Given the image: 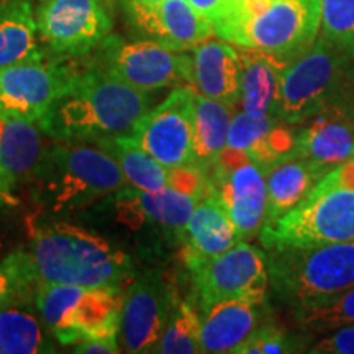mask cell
<instances>
[{
  "label": "cell",
  "mask_w": 354,
  "mask_h": 354,
  "mask_svg": "<svg viewBox=\"0 0 354 354\" xmlns=\"http://www.w3.org/2000/svg\"><path fill=\"white\" fill-rule=\"evenodd\" d=\"M33 201L50 214H69L128 187L123 171L100 146L55 141L33 180Z\"/></svg>",
  "instance_id": "3957f363"
},
{
  "label": "cell",
  "mask_w": 354,
  "mask_h": 354,
  "mask_svg": "<svg viewBox=\"0 0 354 354\" xmlns=\"http://www.w3.org/2000/svg\"><path fill=\"white\" fill-rule=\"evenodd\" d=\"M74 61L46 59L0 69V117L38 123L76 74Z\"/></svg>",
  "instance_id": "5bb4252c"
},
{
  "label": "cell",
  "mask_w": 354,
  "mask_h": 354,
  "mask_svg": "<svg viewBox=\"0 0 354 354\" xmlns=\"http://www.w3.org/2000/svg\"><path fill=\"white\" fill-rule=\"evenodd\" d=\"M197 92V91H196ZM233 107L223 102L196 94V136H194L192 165L210 171L227 149Z\"/></svg>",
  "instance_id": "4316f807"
},
{
  "label": "cell",
  "mask_w": 354,
  "mask_h": 354,
  "mask_svg": "<svg viewBox=\"0 0 354 354\" xmlns=\"http://www.w3.org/2000/svg\"><path fill=\"white\" fill-rule=\"evenodd\" d=\"M38 125L0 117V165L17 184L32 183L46 153Z\"/></svg>",
  "instance_id": "484cf974"
},
{
  "label": "cell",
  "mask_w": 354,
  "mask_h": 354,
  "mask_svg": "<svg viewBox=\"0 0 354 354\" xmlns=\"http://www.w3.org/2000/svg\"><path fill=\"white\" fill-rule=\"evenodd\" d=\"M353 76H354V68H353Z\"/></svg>",
  "instance_id": "7bdbcfd3"
},
{
  "label": "cell",
  "mask_w": 354,
  "mask_h": 354,
  "mask_svg": "<svg viewBox=\"0 0 354 354\" xmlns=\"http://www.w3.org/2000/svg\"><path fill=\"white\" fill-rule=\"evenodd\" d=\"M266 251L269 287L292 313L354 287V241Z\"/></svg>",
  "instance_id": "277c9868"
},
{
  "label": "cell",
  "mask_w": 354,
  "mask_h": 354,
  "mask_svg": "<svg viewBox=\"0 0 354 354\" xmlns=\"http://www.w3.org/2000/svg\"><path fill=\"white\" fill-rule=\"evenodd\" d=\"M17 185L19 184L15 183V179L0 165V205H19L20 201L15 196Z\"/></svg>",
  "instance_id": "60d3db41"
},
{
  "label": "cell",
  "mask_w": 354,
  "mask_h": 354,
  "mask_svg": "<svg viewBox=\"0 0 354 354\" xmlns=\"http://www.w3.org/2000/svg\"><path fill=\"white\" fill-rule=\"evenodd\" d=\"M187 2L210 21L215 35L227 25L232 12L230 0H187Z\"/></svg>",
  "instance_id": "d590c367"
},
{
  "label": "cell",
  "mask_w": 354,
  "mask_h": 354,
  "mask_svg": "<svg viewBox=\"0 0 354 354\" xmlns=\"http://www.w3.org/2000/svg\"><path fill=\"white\" fill-rule=\"evenodd\" d=\"M241 110L254 118L274 115L286 66L264 53L241 48Z\"/></svg>",
  "instance_id": "d4e9b609"
},
{
  "label": "cell",
  "mask_w": 354,
  "mask_h": 354,
  "mask_svg": "<svg viewBox=\"0 0 354 354\" xmlns=\"http://www.w3.org/2000/svg\"><path fill=\"white\" fill-rule=\"evenodd\" d=\"M43 318L25 307L0 310V354L55 353Z\"/></svg>",
  "instance_id": "f1b7e54d"
},
{
  "label": "cell",
  "mask_w": 354,
  "mask_h": 354,
  "mask_svg": "<svg viewBox=\"0 0 354 354\" xmlns=\"http://www.w3.org/2000/svg\"><path fill=\"white\" fill-rule=\"evenodd\" d=\"M130 32L140 39L158 43L171 51H189L215 35L214 26L187 0L146 3L122 0Z\"/></svg>",
  "instance_id": "9a60e30c"
},
{
  "label": "cell",
  "mask_w": 354,
  "mask_h": 354,
  "mask_svg": "<svg viewBox=\"0 0 354 354\" xmlns=\"http://www.w3.org/2000/svg\"><path fill=\"white\" fill-rule=\"evenodd\" d=\"M202 317L190 300H179L172 308L165 331L153 353L159 354H198L201 344Z\"/></svg>",
  "instance_id": "4dcf8cb0"
},
{
  "label": "cell",
  "mask_w": 354,
  "mask_h": 354,
  "mask_svg": "<svg viewBox=\"0 0 354 354\" xmlns=\"http://www.w3.org/2000/svg\"><path fill=\"white\" fill-rule=\"evenodd\" d=\"M320 33L354 61V0H323Z\"/></svg>",
  "instance_id": "d6a6232c"
},
{
  "label": "cell",
  "mask_w": 354,
  "mask_h": 354,
  "mask_svg": "<svg viewBox=\"0 0 354 354\" xmlns=\"http://www.w3.org/2000/svg\"><path fill=\"white\" fill-rule=\"evenodd\" d=\"M323 0H268L225 41L271 56L287 66L313 46L322 32Z\"/></svg>",
  "instance_id": "52a82bcc"
},
{
  "label": "cell",
  "mask_w": 354,
  "mask_h": 354,
  "mask_svg": "<svg viewBox=\"0 0 354 354\" xmlns=\"http://www.w3.org/2000/svg\"><path fill=\"white\" fill-rule=\"evenodd\" d=\"M307 339L266 322L238 348L236 354H281L307 351Z\"/></svg>",
  "instance_id": "836d02e7"
},
{
  "label": "cell",
  "mask_w": 354,
  "mask_h": 354,
  "mask_svg": "<svg viewBox=\"0 0 354 354\" xmlns=\"http://www.w3.org/2000/svg\"><path fill=\"white\" fill-rule=\"evenodd\" d=\"M240 234L232 216L214 194L203 197L185 225L180 245V259L187 271L223 254L240 243Z\"/></svg>",
  "instance_id": "ffe728a7"
},
{
  "label": "cell",
  "mask_w": 354,
  "mask_h": 354,
  "mask_svg": "<svg viewBox=\"0 0 354 354\" xmlns=\"http://www.w3.org/2000/svg\"><path fill=\"white\" fill-rule=\"evenodd\" d=\"M123 300L122 287L41 282L35 307L57 343L76 346L91 338H118L122 335Z\"/></svg>",
  "instance_id": "8992f818"
},
{
  "label": "cell",
  "mask_w": 354,
  "mask_h": 354,
  "mask_svg": "<svg viewBox=\"0 0 354 354\" xmlns=\"http://www.w3.org/2000/svg\"><path fill=\"white\" fill-rule=\"evenodd\" d=\"M297 128L295 156L330 172L354 158V99L330 105Z\"/></svg>",
  "instance_id": "ac0fdd59"
},
{
  "label": "cell",
  "mask_w": 354,
  "mask_h": 354,
  "mask_svg": "<svg viewBox=\"0 0 354 354\" xmlns=\"http://www.w3.org/2000/svg\"><path fill=\"white\" fill-rule=\"evenodd\" d=\"M176 287L159 272H146L128 284L122 310L127 353H153L177 302Z\"/></svg>",
  "instance_id": "2e32d148"
},
{
  "label": "cell",
  "mask_w": 354,
  "mask_h": 354,
  "mask_svg": "<svg viewBox=\"0 0 354 354\" xmlns=\"http://www.w3.org/2000/svg\"><path fill=\"white\" fill-rule=\"evenodd\" d=\"M112 197L117 220L125 227L133 232H140L141 228L158 230L176 243L183 241L185 225L202 201L171 185L153 192L128 185Z\"/></svg>",
  "instance_id": "e0dca14e"
},
{
  "label": "cell",
  "mask_w": 354,
  "mask_h": 354,
  "mask_svg": "<svg viewBox=\"0 0 354 354\" xmlns=\"http://www.w3.org/2000/svg\"><path fill=\"white\" fill-rule=\"evenodd\" d=\"M26 250L44 284L125 287L136 277L125 251L69 221L28 218Z\"/></svg>",
  "instance_id": "7a4b0ae2"
},
{
  "label": "cell",
  "mask_w": 354,
  "mask_h": 354,
  "mask_svg": "<svg viewBox=\"0 0 354 354\" xmlns=\"http://www.w3.org/2000/svg\"><path fill=\"white\" fill-rule=\"evenodd\" d=\"M192 87L236 109L241 102V56L225 39H207L192 50Z\"/></svg>",
  "instance_id": "7402d4cb"
},
{
  "label": "cell",
  "mask_w": 354,
  "mask_h": 354,
  "mask_svg": "<svg viewBox=\"0 0 354 354\" xmlns=\"http://www.w3.org/2000/svg\"><path fill=\"white\" fill-rule=\"evenodd\" d=\"M294 127L276 115L254 118L240 110L232 118L227 148L248 154L268 174L274 166L295 158L297 128Z\"/></svg>",
  "instance_id": "d6986e66"
},
{
  "label": "cell",
  "mask_w": 354,
  "mask_h": 354,
  "mask_svg": "<svg viewBox=\"0 0 354 354\" xmlns=\"http://www.w3.org/2000/svg\"><path fill=\"white\" fill-rule=\"evenodd\" d=\"M294 320L299 328L313 335L354 325V287L338 297L294 312Z\"/></svg>",
  "instance_id": "1f68e13d"
},
{
  "label": "cell",
  "mask_w": 354,
  "mask_h": 354,
  "mask_svg": "<svg viewBox=\"0 0 354 354\" xmlns=\"http://www.w3.org/2000/svg\"><path fill=\"white\" fill-rule=\"evenodd\" d=\"M212 194L232 216L241 241L258 236L268 214L266 171L248 154L227 148L210 167Z\"/></svg>",
  "instance_id": "4fadbf2b"
},
{
  "label": "cell",
  "mask_w": 354,
  "mask_h": 354,
  "mask_svg": "<svg viewBox=\"0 0 354 354\" xmlns=\"http://www.w3.org/2000/svg\"><path fill=\"white\" fill-rule=\"evenodd\" d=\"M74 351L79 354H112L120 353V348H118V338H91L77 343Z\"/></svg>",
  "instance_id": "ab89813d"
},
{
  "label": "cell",
  "mask_w": 354,
  "mask_h": 354,
  "mask_svg": "<svg viewBox=\"0 0 354 354\" xmlns=\"http://www.w3.org/2000/svg\"><path fill=\"white\" fill-rule=\"evenodd\" d=\"M81 64L145 92L192 86V56L148 39L110 33Z\"/></svg>",
  "instance_id": "ba28073f"
},
{
  "label": "cell",
  "mask_w": 354,
  "mask_h": 354,
  "mask_svg": "<svg viewBox=\"0 0 354 354\" xmlns=\"http://www.w3.org/2000/svg\"><path fill=\"white\" fill-rule=\"evenodd\" d=\"M140 2H146V3H158V2H162V0H140Z\"/></svg>",
  "instance_id": "b9f144b4"
},
{
  "label": "cell",
  "mask_w": 354,
  "mask_h": 354,
  "mask_svg": "<svg viewBox=\"0 0 354 354\" xmlns=\"http://www.w3.org/2000/svg\"><path fill=\"white\" fill-rule=\"evenodd\" d=\"M266 2H268V0H230V7H232L230 19L227 21V25L216 33V37L221 39L227 38V35L232 32L234 26L240 24L241 20H245L246 17L253 15V13L258 12Z\"/></svg>",
  "instance_id": "74e56055"
},
{
  "label": "cell",
  "mask_w": 354,
  "mask_h": 354,
  "mask_svg": "<svg viewBox=\"0 0 354 354\" xmlns=\"http://www.w3.org/2000/svg\"><path fill=\"white\" fill-rule=\"evenodd\" d=\"M333 189H354V158L331 169L313 190L326 192V190Z\"/></svg>",
  "instance_id": "8d00e7d4"
},
{
  "label": "cell",
  "mask_w": 354,
  "mask_h": 354,
  "mask_svg": "<svg viewBox=\"0 0 354 354\" xmlns=\"http://www.w3.org/2000/svg\"><path fill=\"white\" fill-rule=\"evenodd\" d=\"M94 145L112 154L131 187L153 192V190H161L169 185L167 167L158 162L151 154L146 153L128 135L100 140Z\"/></svg>",
  "instance_id": "83f0119b"
},
{
  "label": "cell",
  "mask_w": 354,
  "mask_h": 354,
  "mask_svg": "<svg viewBox=\"0 0 354 354\" xmlns=\"http://www.w3.org/2000/svg\"><path fill=\"white\" fill-rule=\"evenodd\" d=\"M46 61L33 0H0V69Z\"/></svg>",
  "instance_id": "603a6c76"
},
{
  "label": "cell",
  "mask_w": 354,
  "mask_h": 354,
  "mask_svg": "<svg viewBox=\"0 0 354 354\" xmlns=\"http://www.w3.org/2000/svg\"><path fill=\"white\" fill-rule=\"evenodd\" d=\"M201 315L216 304L234 299H266L269 274L266 253L248 241L190 271Z\"/></svg>",
  "instance_id": "8fae6325"
},
{
  "label": "cell",
  "mask_w": 354,
  "mask_h": 354,
  "mask_svg": "<svg viewBox=\"0 0 354 354\" xmlns=\"http://www.w3.org/2000/svg\"><path fill=\"white\" fill-rule=\"evenodd\" d=\"M266 299H234L216 304L202 313L201 344L203 353H234L264 325Z\"/></svg>",
  "instance_id": "44dd1931"
},
{
  "label": "cell",
  "mask_w": 354,
  "mask_h": 354,
  "mask_svg": "<svg viewBox=\"0 0 354 354\" xmlns=\"http://www.w3.org/2000/svg\"><path fill=\"white\" fill-rule=\"evenodd\" d=\"M148 110V92L79 63L68 88L37 125L55 141L94 145L128 135Z\"/></svg>",
  "instance_id": "6da1fadb"
},
{
  "label": "cell",
  "mask_w": 354,
  "mask_h": 354,
  "mask_svg": "<svg viewBox=\"0 0 354 354\" xmlns=\"http://www.w3.org/2000/svg\"><path fill=\"white\" fill-rule=\"evenodd\" d=\"M10 205H0V259L17 248V227L12 221Z\"/></svg>",
  "instance_id": "f35d334b"
},
{
  "label": "cell",
  "mask_w": 354,
  "mask_h": 354,
  "mask_svg": "<svg viewBox=\"0 0 354 354\" xmlns=\"http://www.w3.org/2000/svg\"><path fill=\"white\" fill-rule=\"evenodd\" d=\"M326 174L328 172L320 166L297 156L269 169L266 174L268 214H266L264 227L272 225L274 221L294 210Z\"/></svg>",
  "instance_id": "cb8c5ba5"
},
{
  "label": "cell",
  "mask_w": 354,
  "mask_h": 354,
  "mask_svg": "<svg viewBox=\"0 0 354 354\" xmlns=\"http://www.w3.org/2000/svg\"><path fill=\"white\" fill-rule=\"evenodd\" d=\"M354 61L323 35L282 71L274 115L300 125L330 105L354 99Z\"/></svg>",
  "instance_id": "5b68a950"
},
{
  "label": "cell",
  "mask_w": 354,
  "mask_h": 354,
  "mask_svg": "<svg viewBox=\"0 0 354 354\" xmlns=\"http://www.w3.org/2000/svg\"><path fill=\"white\" fill-rule=\"evenodd\" d=\"M196 94L194 87H174L166 100L148 110L128 133L136 145L167 169L189 166L194 161Z\"/></svg>",
  "instance_id": "7c38bea8"
},
{
  "label": "cell",
  "mask_w": 354,
  "mask_h": 354,
  "mask_svg": "<svg viewBox=\"0 0 354 354\" xmlns=\"http://www.w3.org/2000/svg\"><path fill=\"white\" fill-rule=\"evenodd\" d=\"M307 351L313 354H354V325L323 333Z\"/></svg>",
  "instance_id": "e575fe53"
},
{
  "label": "cell",
  "mask_w": 354,
  "mask_h": 354,
  "mask_svg": "<svg viewBox=\"0 0 354 354\" xmlns=\"http://www.w3.org/2000/svg\"><path fill=\"white\" fill-rule=\"evenodd\" d=\"M259 241L264 250L354 241V189L312 190L294 210L263 227Z\"/></svg>",
  "instance_id": "9c48e42d"
},
{
  "label": "cell",
  "mask_w": 354,
  "mask_h": 354,
  "mask_svg": "<svg viewBox=\"0 0 354 354\" xmlns=\"http://www.w3.org/2000/svg\"><path fill=\"white\" fill-rule=\"evenodd\" d=\"M35 19L46 55L63 61L88 56L113 28L109 0H38Z\"/></svg>",
  "instance_id": "30bf717a"
},
{
  "label": "cell",
  "mask_w": 354,
  "mask_h": 354,
  "mask_svg": "<svg viewBox=\"0 0 354 354\" xmlns=\"http://www.w3.org/2000/svg\"><path fill=\"white\" fill-rule=\"evenodd\" d=\"M41 286L26 246H17L0 259V310L35 305Z\"/></svg>",
  "instance_id": "f546056e"
}]
</instances>
